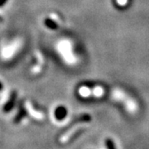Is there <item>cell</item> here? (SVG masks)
<instances>
[{
  "mask_svg": "<svg viewBox=\"0 0 149 149\" xmlns=\"http://www.w3.org/2000/svg\"><path fill=\"white\" fill-rule=\"evenodd\" d=\"M80 128V126H79V125H76V126H74V127H72L71 128H70L69 130H67V131L60 138V139H59L60 143H65L66 142H68L70 140V138H71V137H72L74 133H76Z\"/></svg>",
  "mask_w": 149,
  "mask_h": 149,
  "instance_id": "cell-3",
  "label": "cell"
},
{
  "mask_svg": "<svg viewBox=\"0 0 149 149\" xmlns=\"http://www.w3.org/2000/svg\"><path fill=\"white\" fill-rule=\"evenodd\" d=\"M128 0H116V3H118V5L121 6H125L127 3H128Z\"/></svg>",
  "mask_w": 149,
  "mask_h": 149,
  "instance_id": "cell-11",
  "label": "cell"
},
{
  "mask_svg": "<svg viewBox=\"0 0 149 149\" xmlns=\"http://www.w3.org/2000/svg\"><path fill=\"white\" fill-rule=\"evenodd\" d=\"M105 144H106V147L108 149H116L115 148V145H114L113 141L111 140L110 139H106V141H105Z\"/></svg>",
  "mask_w": 149,
  "mask_h": 149,
  "instance_id": "cell-9",
  "label": "cell"
},
{
  "mask_svg": "<svg viewBox=\"0 0 149 149\" xmlns=\"http://www.w3.org/2000/svg\"><path fill=\"white\" fill-rule=\"evenodd\" d=\"M36 56H37V61H38V63H39V64H41V65L44 64V58H43V56L42 55L41 52H37V53H36Z\"/></svg>",
  "mask_w": 149,
  "mask_h": 149,
  "instance_id": "cell-10",
  "label": "cell"
},
{
  "mask_svg": "<svg viewBox=\"0 0 149 149\" xmlns=\"http://www.w3.org/2000/svg\"><path fill=\"white\" fill-rule=\"evenodd\" d=\"M104 95V90L101 86H96L95 88L91 89V96L96 98H100Z\"/></svg>",
  "mask_w": 149,
  "mask_h": 149,
  "instance_id": "cell-4",
  "label": "cell"
},
{
  "mask_svg": "<svg viewBox=\"0 0 149 149\" xmlns=\"http://www.w3.org/2000/svg\"><path fill=\"white\" fill-rule=\"evenodd\" d=\"M15 98H16V95L13 94L10 97V99H9V101L8 102L5 104V106H4V111L8 112L13 107L14 102H15Z\"/></svg>",
  "mask_w": 149,
  "mask_h": 149,
  "instance_id": "cell-6",
  "label": "cell"
},
{
  "mask_svg": "<svg viewBox=\"0 0 149 149\" xmlns=\"http://www.w3.org/2000/svg\"><path fill=\"white\" fill-rule=\"evenodd\" d=\"M78 92H79V95L80 96H82V97H84V98L91 96V89L89 88V87H87V86L80 87Z\"/></svg>",
  "mask_w": 149,
  "mask_h": 149,
  "instance_id": "cell-5",
  "label": "cell"
},
{
  "mask_svg": "<svg viewBox=\"0 0 149 149\" xmlns=\"http://www.w3.org/2000/svg\"><path fill=\"white\" fill-rule=\"evenodd\" d=\"M25 108H26V109H27V111L29 113V114L33 117L35 119H37V120H43L44 119V114H43L42 112H39L36 110L33 106H32V103L30 101H27L25 102Z\"/></svg>",
  "mask_w": 149,
  "mask_h": 149,
  "instance_id": "cell-2",
  "label": "cell"
},
{
  "mask_svg": "<svg viewBox=\"0 0 149 149\" xmlns=\"http://www.w3.org/2000/svg\"><path fill=\"white\" fill-rule=\"evenodd\" d=\"M66 115V110L63 107H60L56 111V116L58 119H62Z\"/></svg>",
  "mask_w": 149,
  "mask_h": 149,
  "instance_id": "cell-7",
  "label": "cell"
},
{
  "mask_svg": "<svg viewBox=\"0 0 149 149\" xmlns=\"http://www.w3.org/2000/svg\"><path fill=\"white\" fill-rule=\"evenodd\" d=\"M5 2H6V0H0V5L3 4V3H4Z\"/></svg>",
  "mask_w": 149,
  "mask_h": 149,
  "instance_id": "cell-12",
  "label": "cell"
},
{
  "mask_svg": "<svg viewBox=\"0 0 149 149\" xmlns=\"http://www.w3.org/2000/svg\"><path fill=\"white\" fill-rule=\"evenodd\" d=\"M58 50L63 56L65 61L69 64H74L75 62V58L72 53L71 44L68 41H62L58 44Z\"/></svg>",
  "mask_w": 149,
  "mask_h": 149,
  "instance_id": "cell-1",
  "label": "cell"
},
{
  "mask_svg": "<svg viewBox=\"0 0 149 149\" xmlns=\"http://www.w3.org/2000/svg\"><path fill=\"white\" fill-rule=\"evenodd\" d=\"M1 89H2V84L0 83V90H1Z\"/></svg>",
  "mask_w": 149,
  "mask_h": 149,
  "instance_id": "cell-13",
  "label": "cell"
},
{
  "mask_svg": "<svg viewBox=\"0 0 149 149\" xmlns=\"http://www.w3.org/2000/svg\"><path fill=\"white\" fill-rule=\"evenodd\" d=\"M45 24H46L48 27L52 28V29H56L57 27H58V26H57V22H55L54 20H52V18L47 19V20L45 21Z\"/></svg>",
  "mask_w": 149,
  "mask_h": 149,
  "instance_id": "cell-8",
  "label": "cell"
}]
</instances>
